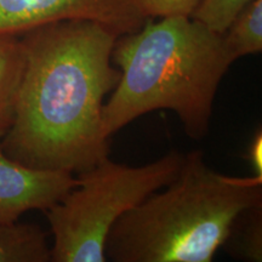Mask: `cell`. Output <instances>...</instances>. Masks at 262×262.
<instances>
[{"instance_id":"obj_8","label":"cell","mask_w":262,"mask_h":262,"mask_svg":"<svg viewBox=\"0 0 262 262\" xmlns=\"http://www.w3.org/2000/svg\"><path fill=\"white\" fill-rule=\"evenodd\" d=\"M51 261L48 232L34 224H0V262Z\"/></svg>"},{"instance_id":"obj_6","label":"cell","mask_w":262,"mask_h":262,"mask_svg":"<svg viewBox=\"0 0 262 262\" xmlns=\"http://www.w3.org/2000/svg\"><path fill=\"white\" fill-rule=\"evenodd\" d=\"M77 183L72 172L33 169L0 152V224L18 221L31 210H48Z\"/></svg>"},{"instance_id":"obj_13","label":"cell","mask_w":262,"mask_h":262,"mask_svg":"<svg viewBox=\"0 0 262 262\" xmlns=\"http://www.w3.org/2000/svg\"><path fill=\"white\" fill-rule=\"evenodd\" d=\"M247 160L254 171V176L262 178V133L261 129L256 130L253 140L248 147Z\"/></svg>"},{"instance_id":"obj_1","label":"cell","mask_w":262,"mask_h":262,"mask_svg":"<svg viewBox=\"0 0 262 262\" xmlns=\"http://www.w3.org/2000/svg\"><path fill=\"white\" fill-rule=\"evenodd\" d=\"M119 35L93 19H60L19 35L25 67L0 152L29 168L80 172L110 155L104 97L117 86Z\"/></svg>"},{"instance_id":"obj_7","label":"cell","mask_w":262,"mask_h":262,"mask_svg":"<svg viewBox=\"0 0 262 262\" xmlns=\"http://www.w3.org/2000/svg\"><path fill=\"white\" fill-rule=\"evenodd\" d=\"M24 67L21 39L16 35H0V139L14 122Z\"/></svg>"},{"instance_id":"obj_3","label":"cell","mask_w":262,"mask_h":262,"mask_svg":"<svg viewBox=\"0 0 262 262\" xmlns=\"http://www.w3.org/2000/svg\"><path fill=\"white\" fill-rule=\"evenodd\" d=\"M119 217L106 242L113 262H210L239 212L262 205V178H235L185 155L175 180Z\"/></svg>"},{"instance_id":"obj_12","label":"cell","mask_w":262,"mask_h":262,"mask_svg":"<svg viewBox=\"0 0 262 262\" xmlns=\"http://www.w3.org/2000/svg\"><path fill=\"white\" fill-rule=\"evenodd\" d=\"M202 0H133L145 18L192 17Z\"/></svg>"},{"instance_id":"obj_2","label":"cell","mask_w":262,"mask_h":262,"mask_svg":"<svg viewBox=\"0 0 262 262\" xmlns=\"http://www.w3.org/2000/svg\"><path fill=\"white\" fill-rule=\"evenodd\" d=\"M112 62L120 79L103 104L108 140L157 110L175 112L191 139H204L219 85L233 63L222 34L192 17L148 18L140 29L117 38Z\"/></svg>"},{"instance_id":"obj_11","label":"cell","mask_w":262,"mask_h":262,"mask_svg":"<svg viewBox=\"0 0 262 262\" xmlns=\"http://www.w3.org/2000/svg\"><path fill=\"white\" fill-rule=\"evenodd\" d=\"M253 0H202L192 18L210 31L224 34L239 12Z\"/></svg>"},{"instance_id":"obj_10","label":"cell","mask_w":262,"mask_h":262,"mask_svg":"<svg viewBox=\"0 0 262 262\" xmlns=\"http://www.w3.org/2000/svg\"><path fill=\"white\" fill-rule=\"evenodd\" d=\"M222 247L237 260L262 261V205L245 209L235 216Z\"/></svg>"},{"instance_id":"obj_4","label":"cell","mask_w":262,"mask_h":262,"mask_svg":"<svg viewBox=\"0 0 262 262\" xmlns=\"http://www.w3.org/2000/svg\"><path fill=\"white\" fill-rule=\"evenodd\" d=\"M185 155L171 150L143 166L101 159L78 172V183L47 214L54 262H106L111 228L126 211L175 180Z\"/></svg>"},{"instance_id":"obj_5","label":"cell","mask_w":262,"mask_h":262,"mask_svg":"<svg viewBox=\"0 0 262 262\" xmlns=\"http://www.w3.org/2000/svg\"><path fill=\"white\" fill-rule=\"evenodd\" d=\"M93 19L118 35L137 31L147 18L133 0H0V35H16L60 19Z\"/></svg>"},{"instance_id":"obj_9","label":"cell","mask_w":262,"mask_h":262,"mask_svg":"<svg viewBox=\"0 0 262 262\" xmlns=\"http://www.w3.org/2000/svg\"><path fill=\"white\" fill-rule=\"evenodd\" d=\"M225 50L234 62L262 51V0H253L222 34Z\"/></svg>"}]
</instances>
